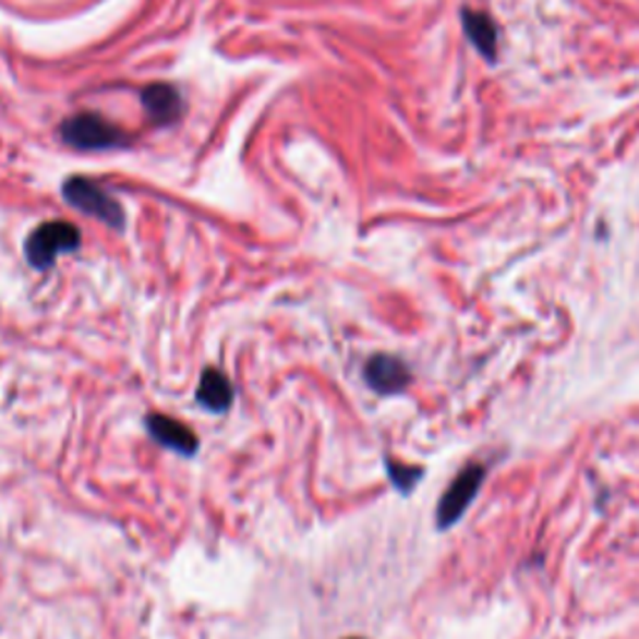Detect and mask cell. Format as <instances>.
I'll use <instances>...</instances> for the list:
<instances>
[{"label": "cell", "instance_id": "8992f818", "mask_svg": "<svg viewBox=\"0 0 639 639\" xmlns=\"http://www.w3.org/2000/svg\"><path fill=\"white\" fill-rule=\"evenodd\" d=\"M410 367L395 355H373L365 365V383L377 395H397L410 385Z\"/></svg>", "mask_w": 639, "mask_h": 639}, {"label": "cell", "instance_id": "5b68a950", "mask_svg": "<svg viewBox=\"0 0 639 639\" xmlns=\"http://www.w3.org/2000/svg\"><path fill=\"white\" fill-rule=\"evenodd\" d=\"M145 430H148V435L155 443L168 447V450L178 455L193 457L197 453V447H201L193 430L183 425V422L168 418V414H148V418H145Z\"/></svg>", "mask_w": 639, "mask_h": 639}, {"label": "cell", "instance_id": "7a4b0ae2", "mask_svg": "<svg viewBox=\"0 0 639 639\" xmlns=\"http://www.w3.org/2000/svg\"><path fill=\"white\" fill-rule=\"evenodd\" d=\"M65 201L85 215H93L95 220L106 222V226L120 230L125 226V210L106 188L88 178H71L63 185Z\"/></svg>", "mask_w": 639, "mask_h": 639}, {"label": "cell", "instance_id": "277c9868", "mask_svg": "<svg viewBox=\"0 0 639 639\" xmlns=\"http://www.w3.org/2000/svg\"><path fill=\"white\" fill-rule=\"evenodd\" d=\"M63 137L65 143L75 145L83 150H100V148H113V145L125 143V133L116 128L110 120L95 113H81L68 118L63 123Z\"/></svg>", "mask_w": 639, "mask_h": 639}, {"label": "cell", "instance_id": "9c48e42d", "mask_svg": "<svg viewBox=\"0 0 639 639\" xmlns=\"http://www.w3.org/2000/svg\"><path fill=\"white\" fill-rule=\"evenodd\" d=\"M143 106L155 123H168V120H176L180 116L183 100L170 85H150V88L143 91Z\"/></svg>", "mask_w": 639, "mask_h": 639}, {"label": "cell", "instance_id": "52a82bcc", "mask_svg": "<svg viewBox=\"0 0 639 639\" xmlns=\"http://www.w3.org/2000/svg\"><path fill=\"white\" fill-rule=\"evenodd\" d=\"M195 400L207 412L220 414L230 410L232 400H236V390H232V383L226 373H220V370L215 367H207L201 377V385H197Z\"/></svg>", "mask_w": 639, "mask_h": 639}, {"label": "cell", "instance_id": "ba28073f", "mask_svg": "<svg viewBox=\"0 0 639 639\" xmlns=\"http://www.w3.org/2000/svg\"><path fill=\"white\" fill-rule=\"evenodd\" d=\"M462 28L465 36L470 38L474 48L480 50L487 60L497 58V25L492 23L487 13L472 11V8H465L462 11Z\"/></svg>", "mask_w": 639, "mask_h": 639}, {"label": "cell", "instance_id": "3957f363", "mask_svg": "<svg viewBox=\"0 0 639 639\" xmlns=\"http://www.w3.org/2000/svg\"><path fill=\"white\" fill-rule=\"evenodd\" d=\"M485 482V468L482 465H470L450 482V487L437 503V527L439 530H450L460 517L468 513V507L474 503L478 492Z\"/></svg>", "mask_w": 639, "mask_h": 639}, {"label": "cell", "instance_id": "8fae6325", "mask_svg": "<svg viewBox=\"0 0 639 639\" xmlns=\"http://www.w3.org/2000/svg\"><path fill=\"white\" fill-rule=\"evenodd\" d=\"M350 639H362V637H350Z\"/></svg>", "mask_w": 639, "mask_h": 639}, {"label": "cell", "instance_id": "6da1fadb", "mask_svg": "<svg viewBox=\"0 0 639 639\" xmlns=\"http://www.w3.org/2000/svg\"><path fill=\"white\" fill-rule=\"evenodd\" d=\"M81 248V230L65 220L43 222L25 240V257L36 270L53 267L60 255Z\"/></svg>", "mask_w": 639, "mask_h": 639}, {"label": "cell", "instance_id": "30bf717a", "mask_svg": "<svg viewBox=\"0 0 639 639\" xmlns=\"http://www.w3.org/2000/svg\"><path fill=\"white\" fill-rule=\"evenodd\" d=\"M385 468H387V474H390L393 485L400 492H405V495L412 492V487L418 485V480L422 478L420 468H405V465H397L395 460H390V457L385 460Z\"/></svg>", "mask_w": 639, "mask_h": 639}]
</instances>
